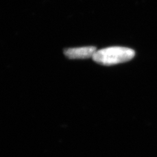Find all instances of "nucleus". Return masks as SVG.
<instances>
[{
    "label": "nucleus",
    "instance_id": "f257e3e1",
    "mask_svg": "<svg viewBox=\"0 0 157 157\" xmlns=\"http://www.w3.org/2000/svg\"><path fill=\"white\" fill-rule=\"evenodd\" d=\"M135 56V51L132 49L122 47H111L96 51L92 58L99 64L110 66L128 62Z\"/></svg>",
    "mask_w": 157,
    "mask_h": 157
},
{
    "label": "nucleus",
    "instance_id": "f03ea898",
    "mask_svg": "<svg viewBox=\"0 0 157 157\" xmlns=\"http://www.w3.org/2000/svg\"><path fill=\"white\" fill-rule=\"evenodd\" d=\"M96 51L94 46L71 48L64 51V54L69 59H86L93 58Z\"/></svg>",
    "mask_w": 157,
    "mask_h": 157
}]
</instances>
